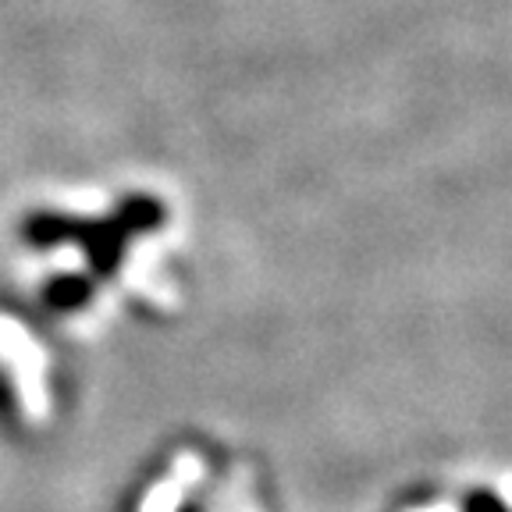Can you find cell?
<instances>
[{
	"label": "cell",
	"instance_id": "cell-1",
	"mask_svg": "<svg viewBox=\"0 0 512 512\" xmlns=\"http://www.w3.org/2000/svg\"><path fill=\"white\" fill-rule=\"evenodd\" d=\"M136 512H281L267 466L228 441L189 438L168 448L136 498Z\"/></svg>",
	"mask_w": 512,
	"mask_h": 512
},
{
	"label": "cell",
	"instance_id": "cell-2",
	"mask_svg": "<svg viewBox=\"0 0 512 512\" xmlns=\"http://www.w3.org/2000/svg\"><path fill=\"white\" fill-rule=\"evenodd\" d=\"M381 512H459V480L427 477L399 488Z\"/></svg>",
	"mask_w": 512,
	"mask_h": 512
},
{
	"label": "cell",
	"instance_id": "cell-3",
	"mask_svg": "<svg viewBox=\"0 0 512 512\" xmlns=\"http://www.w3.org/2000/svg\"><path fill=\"white\" fill-rule=\"evenodd\" d=\"M459 512H512V466L459 480Z\"/></svg>",
	"mask_w": 512,
	"mask_h": 512
}]
</instances>
